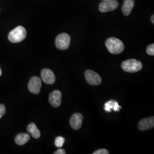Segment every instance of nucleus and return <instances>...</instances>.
Returning <instances> with one entry per match:
<instances>
[{"instance_id": "obj_1", "label": "nucleus", "mask_w": 154, "mask_h": 154, "mask_svg": "<svg viewBox=\"0 0 154 154\" xmlns=\"http://www.w3.org/2000/svg\"><path fill=\"white\" fill-rule=\"evenodd\" d=\"M105 45L109 52L113 54H120L125 49V46L122 41L116 37H111L107 39Z\"/></svg>"}, {"instance_id": "obj_2", "label": "nucleus", "mask_w": 154, "mask_h": 154, "mask_svg": "<svg viewBox=\"0 0 154 154\" xmlns=\"http://www.w3.org/2000/svg\"><path fill=\"white\" fill-rule=\"evenodd\" d=\"M26 30L22 26L14 29L8 35V39L12 43L20 42L26 38Z\"/></svg>"}, {"instance_id": "obj_3", "label": "nucleus", "mask_w": 154, "mask_h": 154, "mask_svg": "<svg viewBox=\"0 0 154 154\" xmlns=\"http://www.w3.org/2000/svg\"><path fill=\"white\" fill-rule=\"evenodd\" d=\"M122 68L124 71L128 72H136L142 69V63L134 59L128 60L122 62Z\"/></svg>"}, {"instance_id": "obj_4", "label": "nucleus", "mask_w": 154, "mask_h": 154, "mask_svg": "<svg viewBox=\"0 0 154 154\" xmlns=\"http://www.w3.org/2000/svg\"><path fill=\"white\" fill-rule=\"evenodd\" d=\"M70 44V37L67 33H61L55 39L56 47L59 50H65L67 49Z\"/></svg>"}, {"instance_id": "obj_5", "label": "nucleus", "mask_w": 154, "mask_h": 154, "mask_svg": "<svg viewBox=\"0 0 154 154\" xmlns=\"http://www.w3.org/2000/svg\"><path fill=\"white\" fill-rule=\"evenodd\" d=\"M118 5L119 3L116 0L103 1L99 4V11L102 13L113 11L118 7Z\"/></svg>"}, {"instance_id": "obj_6", "label": "nucleus", "mask_w": 154, "mask_h": 154, "mask_svg": "<svg viewBox=\"0 0 154 154\" xmlns=\"http://www.w3.org/2000/svg\"><path fill=\"white\" fill-rule=\"evenodd\" d=\"M86 81L91 85L97 86L102 83V79L99 74L91 70H88L85 73Z\"/></svg>"}, {"instance_id": "obj_7", "label": "nucleus", "mask_w": 154, "mask_h": 154, "mask_svg": "<svg viewBox=\"0 0 154 154\" xmlns=\"http://www.w3.org/2000/svg\"><path fill=\"white\" fill-rule=\"evenodd\" d=\"M42 86L41 79L38 77H33L29 82V90L34 94L39 93Z\"/></svg>"}, {"instance_id": "obj_8", "label": "nucleus", "mask_w": 154, "mask_h": 154, "mask_svg": "<svg viewBox=\"0 0 154 154\" xmlns=\"http://www.w3.org/2000/svg\"><path fill=\"white\" fill-rule=\"evenodd\" d=\"M41 79L45 83L52 85L55 81V76L54 72L48 69H44L41 72Z\"/></svg>"}, {"instance_id": "obj_9", "label": "nucleus", "mask_w": 154, "mask_h": 154, "mask_svg": "<svg viewBox=\"0 0 154 154\" xmlns=\"http://www.w3.org/2000/svg\"><path fill=\"white\" fill-rule=\"evenodd\" d=\"M50 103L54 107H58L61 104L62 94L59 90H54L49 95Z\"/></svg>"}, {"instance_id": "obj_10", "label": "nucleus", "mask_w": 154, "mask_h": 154, "mask_svg": "<svg viewBox=\"0 0 154 154\" xmlns=\"http://www.w3.org/2000/svg\"><path fill=\"white\" fill-rule=\"evenodd\" d=\"M154 126V117L151 116L143 119L139 123L138 127L141 131H146L151 129Z\"/></svg>"}, {"instance_id": "obj_11", "label": "nucleus", "mask_w": 154, "mask_h": 154, "mask_svg": "<svg viewBox=\"0 0 154 154\" xmlns=\"http://www.w3.org/2000/svg\"><path fill=\"white\" fill-rule=\"evenodd\" d=\"M83 116L80 113H75L72 116L70 120V125L74 130H79L82 125Z\"/></svg>"}, {"instance_id": "obj_12", "label": "nucleus", "mask_w": 154, "mask_h": 154, "mask_svg": "<svg viewBox=\"0 0 154 154\" xmlns=\"http://www.w3.org/2000/svg\"><path fill=\"white\" fill-rule=\"evenodd\" d=\"M134 0H124L122 11L125 16H127L130 14L134 6Z\"/></svg>"}, {"instance_id": "obj_13", "label": "nucleus", "mask_w": 154, "mask_h": 154, "mask_svg": "<svg viewBox=\"0 0 154 154\" xmlns=\"http://www.w3.org/2000/svg\"><path fill=\"white\" fill-rule=\"evenodd\" d=\"M30 135L26 133H20L15 138L16 143L20 146H22L27 143L30 140Z\"/></svg>"}, {"instance_id": "obj_14", "label": "nucleus", "mask_w": 154, "mask_h": 154, "mask_svg": "<svg viewBox=\"0 0 154 154\" xmlns=\"http://www.w3.org/2000/svg\"><path fill=\"white\" fill-rule=\"evenodd\" d=\"M27 130L29 133L33 137V138L38 139L41 136V132L39 131L35 123H31L28 126Z\"/></svg>"}, {"instance_id": "obj_15", "label": "nucleus", "mask_w": 154, "mask_h": 154, "mask_svg": "<svg viewBox=\"0 0 154 154\" xmlns=\"http://www.w3.org/2000/svg\"><path fill=\"white\" fill-rule=\"evenodd\" d=\"M65 139L62 137H58L55 138V145L57 147H62L65 143Z\"/></svg>"}, {"instance_id": "obj_16", "label": "nucleus", "mask_w": 154, "mask_h": 154, "mask_svg": "<svg viewBox=\"0 0 154 154\" xmlns=\"http://www.w3.org/2000/svg\"><path fill=\"white\" fill-rule=\"evenodd\" d=\"M112 109H113V100H110L105 103V107H104L105 111L110 112L111 111V110Z\"/></svg>"}, {"instance_id": "obj_17", "label": "nucleus", "mask_w": 154, "mask_h": 154, "mask_svg": "<svg viewBox=\"0 0 154 154\" xmlns=\"http://www.w3.org/2000/svg\"><path fill=\"white\" fill-rule=\"evenodd\" d=\"M147 53L149 55H154V45L152 44L149 45V46L147 48V50H146Z\"/></svg>"}, {"instance_id": "obj_18", "label": "nucleus", "mask_w": 154, "mask_h": 154, "mask_svg": "<svg viewBox=\"0 0 154 154\" xmlns=\"http://www.w3.org/2000/svg\"><path fill=\"white\" fill-rule=\"evenodd\" d=\"M109 152L106 149H99L98 150L94 152L93 154H109Z\"/></svg>"}, {"instance_id": "obj_19", "label": "nucleus", "mask_w": 154, "mask_h": 154, "mask_svg": "<svg viewBox=\"0 0 154 154\" xmlns=\"http://www.w3.org/2000/svg\"><path fill=\"white\" fill-rule=\"evenodd\" d=\"M6 107L5 105L0 104V119L5 114Z\"/></svg>"}, {"instance_id": "obj_20", "label": "nucleus", "mask_w": 154, "mask_h": 154, "mask_svg": "<svg viewBox=\"0 0 154 154\" xmlns=\"http://www.w3.org/2000/svg\"><path fill=\"white\" fill-rule=\"evenodd\" d=\"M120 109H121V107L119 105L118 103L116 101V100H113V110L115 111H119Z\"/></svg>"}, {"instance_id": "obj_21", "label": "nucleus", "mask_w": 154, "mask_h": 154, "mask_svg": "<svg viewBox=\"0 0 154 154\" xmlns=\"http://www.w3.org/2000/svg\"><path fill=\"white\" fill-rule=\"evenodd\" d=\"M54 154H65L66 152L65 151L62 149H58V150H57L54 153Z\"/></svg>"}, {"instance_id": "obj_22", "label": "nucleus", "mask_w": 154, "mask_h": 154, "mask_svg": "<svg viewBox=\"0 0 154 154\" xmlns=\"http://www.w3.org/2000/svg\"><path fill=\"white\" fill-rule=\"evenodd\" d=\"M154 15H152V17H151V21H152V22L153 23H154Z\"/></svg>"}, {"instance_id": "obj_23", "label": "nucleus", "mask_w": 154, "mask_h": 154, "mask_svg": "<svg viewBox=\"0 0 154 154\" xmlns=\"http://www.w3.org/2000/svg\"><path fill=\"white\" fill-rule=\"evenodd\" d=\"M1 74H2V71H1V69L0 68V76L1 75Z\"/></svg>"}, {"instance_id": "obj_24", "label": "nucleus", "mask_w": 154, "mask_h": 154, "mask_svg": "<svg viewBox=\"0 0 154 154\" xmlns=\"http://www.w3.org/2000/svg\"><path fill=\"white\" fill-rule=\"evenodd\" d=\"M102 1H106V0H102Z\"/></svg>"}]
</instances>
